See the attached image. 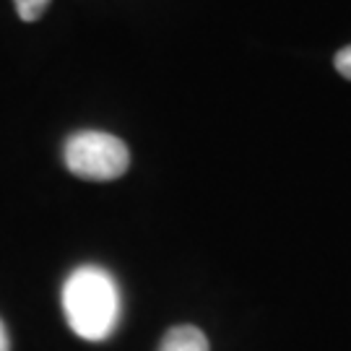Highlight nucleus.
<instances>
[{
	"instance_id": "20e7f679",
	"label": "nucleus",
	"mask_w": 351,
	"mask_h": 351,
	"mask_svg": "<svg viewBox=\"0 0 351 351\" xmlns=\"http://www.w3.org/2000/svg\"><path fill=\"white\" fill-rule=\"evenodd\" d=\"M13 3H16V11L21 16V21L32 24V21H37L39 16L47 11V5H50L52 0H13Z\"/></svg>"
},
{
	"instance_id": "f03ea898",
	"label": "nucleus",
	"mask_w": 351,
	"mask_h": 351,
	"mask_svg": "<svg viewBox=\"0 0 351 351\" xmlns=\"http://www.w3.org/2000/svg\"><path fill=\"white\" fill-rule=\"evenodd\" d=\"M65 167L81 180L107 182L130 167V151L117 136L101 130H78L65 141Z\"/></svg>"
},
{
	"instance_id": "f257e3e1",
	"label": "nucleus",
	"mask_w": 351,
	"mask_h": 351,
	"mask_svg": "<svg viewBox=\"0 0 351 351\" xmlns=\"http://www.w3.org/2000/svg\"><path fill=\"white\" fill-rule=\"evenodd\" d=\"M65 320L78 339L104 341L120 320V289L99 265H81L65 278Z\"/></svg>"
},
{
	"instance_id": "423d86ee",
	"label": "nucleus",
	"mask_w": 351,
	"mask_h": 351,
	"mask_svg": "<svg viewBox=\"0 0 351 351\" xmlns=\"http://www.w3.org/2000/svg\"><path fill=\"white\" fill-rule=\"evenodd\" d=\"M0 351H11V339H8V330L0 320Z\"/></svg>"
},
{
	"instance_id": "39448f33",
	"label": "nucleus",
	"mask_w": 351,
	"mask_h": 351,
	"mask_svg": "<svg viewBox=\"0 0 351 351\" xmlns=\"http://www.w3.org/2000/svg\"><path fill=\"white\" fill-rule=\"evenodd\" d=\"M336 71H339L343 78H349L351 81V45L349 47H343V50L336 55Z\"/></svg>"
},
{
	"instance_id": "7ed1b4c3",
	"label": "nucleus",
	"mask_w": 351,
	"mask_h": 351,
	"mask_svg": "<svg viewBox=\"0 0 351 351\" xmlns=\"http://www.w3.org/2000/svg\"><path fill=\"white\" fill-rule=\"evenodd\" d=\"M159 351H208V339L195 326H177L167 330Z\"/></svg>"
}]
</instances>
